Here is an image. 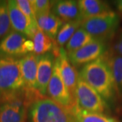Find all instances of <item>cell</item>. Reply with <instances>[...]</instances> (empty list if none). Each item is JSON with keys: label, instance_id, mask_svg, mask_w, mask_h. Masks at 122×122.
Masks as SVG:
<instances>
[{"label": "cell", "instance_id": "22", "mask_svg": "<svg viewBox=\"0 0 122 122\" xmlns=\"http://www.w3.org/2000/svg\"><path fill=\"white\" fill-rule=\"evenodd\" d=\"M10 26L8 2L6 1H0V38L10 33Z\"/></svg>", "mask_w": 122, "mask_h": 122}, {"label": "cell", "instance_id": "21", "mask_svg": "<svg viewBox=\"0 0 122 122\" xmlns=\"http://www.w3.org/2000/svg\"><path fill=\"white\" fill-rule=\"evenodd\" d=\"M81 24V20H75L65 22L61 26L55 39L57 46L61 48L65 44H67L75 31L79 28H80Z\"/></svg>", "mask_w": 122, "mask_h": 122}, {"label": "cell", "instance_id": "23", "mask_svg": "<svg viewBox=\"0 0 122 122\" xmlns=\"http://www.w3.org/2000/svg\"><path fill=\"white\" fill-rule=\"evenodd\" d=\"M16 3L19 8L21 10L23 14L28 18L31 26L34 29H37V24L36 20V16L31 4V1L29 0H17Z\"/></svg>", "mask_w": 122, "mask_h": 122}, {"label": "cell", "instance_id": "19", "mask_svg": "<svg viewBox=\"0 0 122 122\" xmlns=\"http://www.w3.org/2000/svg\"><path fill=\"white\" fill-rule=\"evenodd\" d=\"M27 111L6 103L0 105V122H25Z\"/></svg>", "mask_w": 122, "mask_h": 122}, {"label": "cell", "instance_id": "18", "mask_svg": "<svg viewBox=\"0 0 122 122\" xmlns=\"http://www.w3.org/2000/svg\"><path fill=\"white\" fill-rule=\"evenodd\" d=\"M32 39L34 44L33 53L37 56L52 52L54 47L57 46L55 40H53L48 37L38 27Z\"/></svg>", "mask_w": 122, "mask_h": 122}, {"label": "cell", "instance_id": "20", "mask_svg": "<svg viewBox=\"0 0 122 122\" xmlns=\"http://www.w3.org/2000/svg\"><path fill=\"white\" fill-rule=\"evenodd\" d=\"M94 39L83 28L80 27L75 31L69 41L66 44V52L67 55H69L92 42Z\"/></svg>", "mask_w": 122, "mask_h": 122}, {"label": "cell", "instance_id": "7", "mask_svg": "<svg viewBox=\"0 0 122 122\" xmlns=\"http://www.w3.org/2000/svg\"><path fill=\"white\" fill-rule=\"evenodd\" d=\"M47 94L50 98L70 110H72L77 103V101L71 96L62 78L58 58L55 60L52 74L48 83Z\"/></svg>", "mask_w": 122, "mask_h": 122}, {"label": "cell", "instance_id": "6", "mask_svg": "<svg viewBox=\"0 0 122 122\" xmlns=\"http://www.w3.org/2000/svg\"><path fill=\"white\" fill-rule=\"evenodd\" d=\"M34 51L33 41L22 33L12 30L0 41V56L22 57Z\"/></svg>", "mask_w": 122, "mask_h": 122}, {"label": "cell", "instance_id": "8", "mask_svg": "<svg viewBox=\"0 0 122 122\" xmlns=\"http://www.w3.org/2000/svg\"><path fill=\"white\" fill-rule=\"evenodd\" d=\"M107 46L105 41L94 39L75 52L67 55L70 62L74 67L85 65L96 61L107 52Z\"/></svg>", "mask_w": 122, "mask_h": 122}, {"label": "cell", "instance_id": "11", "mask_svg": "<svg viewBox=\"0 0 122 122\" xmlns=\"http://www.w3.org/2000/svg\"><path fill=\"white\" fill-rule=\"evenodd\" d=\"M58 58L59 67L63 81L65 84L71 96L75 99V90L78 81L79 74H77L75 67L70 62L67 54L62 48H61V54Z\"/></svg>", "mask_w": 122, "mask_h": 122}, {"label": "cell", "instance_id": "16", "mask_svg": "<svg viewBox=\"0 0 122 122\" xmlns=\"http://www.w3.org/2000/svg\"><path fill=\"white\" fill-rule=\"evenodd\" d=\"M113 75L118 93L122 92V56L115 53L106 52L102 56Z\"/></svg>", "mask_w": 122, "mask_h": 122}, {"label": "cell", "instance_id": "1", "mask_svg": "<svg viewBox=\"0 0 122 122\" xmlns=\"http://www.w3.org/2000/svg\"><path fill=\"white\" fill-rule=\"evenodd\" d=\"M79 76L93 87L105 101L119 95L113 75L102 57L83 66Z\"/></svg>", "mask_w": 122, "mask_h": 122}, {"label": "cell", "instance_id": "25", "mask_svg": "<svg viewBox=\"0 0 122 122\" xmlns=\"http://www.w3.org/2000/svg\"><path fill=\"white\" fill-rule=\"evenodd\" d=\"M114 53L122 56V32L120 33L117 39L115 41L114 46Z\"/></svg>", "mask_w": 122, "mask_h": 122}, {"label": "cell", "instance_id": "3", "mask_svg": "<svg viewBox=\"0 0 122 122\" xmlns=\"http://www.w3.org/2000/svg\"><path fill=\"white\" fill-rule=\"evenodd\" d=\"M29 115L31 122H77L71 110L47 96L32 104L29 109Z\"/></svg>", "mask_w": 122, "mask_h": 122}, {"label": "cell", "instance_id": "4", "mask_svg": "<svg viewBox=\"0 0 122 122\" xmlns=\"http://www.w3.org/2000/svg\"><path fill=\"white\" fill-rule=\"evenodd\" d=\"M119 25V18L113 12L109 14L85 18L81 27L95 39L107 41L112 37Z\"/></svg>", "mask_w": 122, "mask_h": 122}, {"label": "cell", "instance_id": "13", "mask_svg": "<svg viewBox=\"0 0 122 122\" xmlns=\"http://www.w3.org/2000/svg\"><path fill=\"white\" fill-rule=\"evenodd\" d=\"M52 12L64 22L81 20L78 3L73 0L53 1Z\"/></svg>", "mask_w": 122, "mask_h": 122}, {"label": "cell", "instance_id": "26", "mask_svg": "<svg viewBox=\"0 0 122 122\" xmlns=\"http://www.w3.org/2000/svg\"><path fill=\"white\" fill-rule=\"evenodd\" d=\"M115 4L118 12L122 16V0H118V1H115Z\"/></svg>", "mask_w": 122, "mask_h": 122}, {"label": "cell", "instance_id": "5", "mask_svg": "<svg viewBox=\"0 0 122 122\" xmlns=\"http://www.w3.org/2000/svg\"><path fill=\"white\" fill-rule=\"evenodd\" d=\"M77 105L83 110L96 113H105L108 105L102 97L79 76L75 90Z\"/></svg>", "mask_w": 122, "mask_h": 122}, {"label": "cell", "instance_id": "9", "mask_svg": "<svg viewBox=\"0 0 122 122\" xmlns=\"http://www.w3.org/2000/svg\"><path fill=\"white\" fill-rule=\"evenodd\" d=\"M55 60L56 58L52 52L38 56L37 89L42 96H46L47 94Z\"/></svg>", "mask_w": 122, "mask_h": 122}, {"label": "cell", "instance_id": "14", "mask_svg": "<svg viewBox=\"0 0 122 122\" xmlns=\"http://www.w3.org/2000/svg\"><path fill=\"white\" fill-rule=\"evenodd\" d=\"M82 20L87 18L98 16L115 12L109 5L100 0L77 1Z\"/></svg>", "mask_w": 122, "mask_h": 122}, {"label": "cell", "instance_id": "10", "mask_svg": "<svg viewBox=\"0 0 122 122\" xmlns=\"http://www.w3.org/2000/svg\"><path fill=\"white\" fill-rule=\"evenodd\" d=\"M7 2L10 24L14 30L32 39L37 29L31 26L28 18L19 8L16 1L10 0Z\"/></svg>", "mask_w": 122, "mask_h": 122}, {"label": "cell", "instance_id": "12", "mask_svg": "<svg viewBox=\"0 0 122 122\" xmlns=\"http://www.w3.org/2000/svg\"><path fill=\"white\" fill-rule=\"evenodd\" d=\"M37 62L38 56L33 52L20 58V69L25 87L32 91H38L37 89Z\"/></svg>", "mask_w": 122, "mask_h": 122}, {"label": "cell", "instance_id": "15", "mask_svg": "<svg viewBox=\"0 0 122 122\" xmlns=\"http://www.w3.org/2000/svg\"><path fill=\"white\" fill-rule=\"evenodd\" d=\"M37 27L53 40H55L58 33L64 22L55 14L49 12L36 16Z\"/></svg>", "mask_w": 122, "mask_h": 122}, {"label": "cell", "instance_id": "17", "mask_svg": "<svg viewBox=\"0 0 122 122\" xmlns=\"http://www.w3.org/2000/svg\"><path fill=\"white\" fill-rule=\"evenodd\" d=\"M77 122H119L117 119L105 113L88 112L81 109L77 103L71 110Z\"/></svg>", "mask_w": 122, "mask_h": 122}, {"label": "cell", "instance_id": "24", "mask_svg": "<svg viewBox=\"0 0 122 122\" xmlns=\"http://www.w3.org/2000/svg\"><path fill=\"white\" fill-rule=\"evenodd\" d=\"M35 16L51 12L52 7V1L48 0H33L30 1Z\"/></svg>", "mask_w": 122, "mask_h": 122}, {"label": "cell", "instance_id": "2", "mask_svg": "<svg viewBox=\"0 0 122 122\" xmlns=\"http://www.w3.org/2000/svg\"><path fill=\"white\" fill-rule=\"evenodd\" d=\"M25 87L20 58L0 56V102Z\"/></svg>", "mask_w": 122, "mask_h": 122}]
</instances>
